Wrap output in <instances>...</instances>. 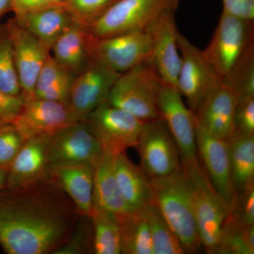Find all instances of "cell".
I'll return each instance as SVG.
<instances>
[{"instance_id":"44dd1931","label":"cell","mask_w":254,"mask_h":254,"mask_svg":"<svg viewBox=\"0 0 254 254\" xmlns=\"http://www.w3.org/2000/svg\"><path fill=\"white\" fill-rule=\"evenodd\" d=\"M14 19L50 50L57 39L73 22L63 3H55L43 9L25 13L16 16Z\"/></svg>"},{"instance_id":"7bdbcfd3","label":"cell","mask_w":254,"mask_h":254,"mask_svg":"<svg viewBox=\"0 0 254 254\" xmlns=\"http://www.w3.org/2000/svg\"><path fill=\"white\" fill-rule=\"evenodd\" d=\"M66 0H55L56 3H64Z\"/></svg>"},{"instance_id":"4dcf8cb0","label":"cell","mask_w":254,"mask_h":254,"mask_svg":"<svg viewBox=\"0 0 254 254\" xmlns=\"http://www.w3.org/2000/svg\"><path fill=\"white\" fill-rule=\"evenodd\" d=\"M118 1L119 0H66L63 4L69 11L73 22L87 28Z\"/></svg>"},{"instance_id":"7a4b0ae2","label":"cell","mask_w":254,"mask_h":254,"mask_svg":"<svg viewBox=\"0 0 254 254\" xmlns=\"http://www.w3.org/2000/svg\"><path fill=\"white\" fill-rule=\"evenodd\" d=\"M150 179L153 204L180 241L185 252L198 250L201 242L182 168L171 175Z\"/></svg>"},{"instance_id":"83f0119b","label":"cell","mask_w":254,"mask_h":254,"mask_svg":"<svg viewBox=\"0 0 254 254\" xmlns=\"http://www.w3.org/2000/svg\"><path fill=\"white\" fill-rule=\"evenodd\" d=\"M214 254H254V225H241L227 213Z\"/></svg>"},{"instance_id":"6da1fadb","label":"cell","mask_w":254,"mask_h":254,"mask_svg":"<svg viewBox=\"0 0 254 254\" xmlns=\"http://www.w3.org/2000/svg\"><path fill=\"white\" fill-rule=\"evenodd\" d=\"M51 180L0 190V246L8 254H53L67 240L78 213Z\"/></svg>"},{"instance_id":"d590c367","label":"cell","mask_w":254,"mask_h":254,"mask_svg":"<svg viewBox=\"0 0 254 254\" xmlns=\"http://www.w3.org/2000/svg\"><path fill=\"white\" fill-rule=\"evenodd\" d=\"M228 215L241 225H254V185L236 193Z\"/></svg>"},{"instance_id":"60d3db41","label":"cell","mask_w":254,"mask_h":254,"mask_svg":"<svg viewBox=\"0 0 254 254\" xmlns=\"http://www.w3.org/2000/svg\"><path fill=\"white\" fill-rule=\"evenodd\" d=\"M12 0H0V17L7 11L11 9Z\"/></svg>"},{"instance_id":"9a60e30c","label":"cell","mask_w":254,"mask_h":254,"mask_svg":"<svg viewBox=\"0 0 254 254\" xmlns=\"http://www.w3.org/2000/svg\"><path fill=\"white\" fill-rule=\"evenodd\" d=\"M78 122L68 105L50 100H25L12 125L24 141L34 137L50 136Z\"/></svg>"},{"instance_id":"e575fe53","label":"cell","mask_w":254,"mask_h":254,"mask_svg":"<svg viewBox=\"0 0 254 254\" xmlns=\"http://www.w3.org/2000/svg\"><path fill=\"white\" fill-rule=\"evenodd\" d=\"M24 142L12 124L0 125V167L9 168Z\"/></svg>"},{"instance_id":"5bb4252c","label":"cell","mask_w":254,"mask_h":254,"mask_svg":"<svg viewBox=\"0 0 254 254\" xmlns=\"http://www.w3.org/2000/svg\"><path fill=\"white\" fill-rule=\"evenodd\" d=\"M5 31L12 46L21 96L25 100L33 99L37 78L50 50L15 19L7 23Z\"/></svg>"},{"instance_id":"277c9868","label":"cell","mask_w":254,"mask_h":254,"mask_svg":"<svg viewBox=\"0 0 254 254\" xmlns=\"http://www.w3.org/2000/svg\"><path fill=\"white\" fill-rule=\"evenodd\" d=\"M162 85L150 60L121 73L114 83L107 102L143 123L158 120L161 118L158 100Z\"/></svg>"},{"instance_id":"2e32d148","label":"cell","mask_w":254,"mask_h":254,"mask_svg":"<svg viewBox=\"0 0 254 254\" xmlns=\"http://www.w3.org/2000/svg\"><path fill=\"white\" fill-rule=\"evenodd\" d=\"M48 136L25 141L8 168L6 188H27L50 181L52 165L48 151Z\"/></svg>"},{"instance_id":"8992f818","label":"cell","mask_w":254,"mask_h":254,"mask_svg":"<svg viewBox=\"0 0 254 254\" xmlns=\"http://www.w3.org/2000/svg\"><path fill=\"white\" fill-rule=\"evenodd\" d=\"M201 245L207 253H215L228 205L214 190L200 162L182 167Z\"/></svg>"},{"instance_id":"f546056e","label":"cell","mask_w":254,"mask_h":254,"mask_svg":"<svg viewBox=\"0 0 254 254\" xmlns=\"http://www.w3.org/2000/svg\"><path fill=\"white\" fill-rule=\"evenodd\" d=\"M0 89L7 94L21 95L12 46L6 31L0 33Z\"/></svg>"},{"instance_id":"ba28073f","label":"cell","mask_w":254,"mask_h":254,"mask_svg":"<svg viewBox=\"0 0 254 254\" xmlns=\"http://www.w3.org/2000/svg\"><path fill=\"white\" fill-rule=\"evenodd\" d=\"M52 167L88 164L97 167L104 155L101 141L86 121L71 124L48 136Z\"/></svg>"},{"instance_id":"7c38bea8","label":"cell","mask_w":254,"mask_h":254,"mask_svg":"<svg viewBox=\"0 0 254 254\" xmlns=\"http://www.w3.org/2000/svg\"><path fill=\"white\" fill-rule=\"evenodd\" d=\"M158 105L161 118L178 148L182 167L198 163L194 115L184 103L181 93L175 87L162 85Z\"/></svg>"},{"instance_id":"1f68e13d","label":"cell","mask_w":254,"mask_h":254,"mask_svg":"<svg viewBox=\"0 0 254 254\" xmlns=\"http://www.w3.org/2000/svg\"><path fill=\"white\" fill-rule=\"evenodd\" d=\"M67 240L53 254H82L93 252V225L90 216L81 215Z\"/></svg>"},{"instance_id":"f1b7e54d","label":"cell","mask_w":254,"mask_h":254,"mask_svg":"<svg viewBox=\"0 0 254 254\" xmlns=\"http://www.w3.org/2000/svg\"><path fill=\"white\" fill-rule=\"evenodd\" d=\"M149 225L153 254L187 253L181 242L153 203L145 208Z\"/></svg>"},{"instance_id":"74e56055","label":"cell","mask_w":254,"mask_h":254,"mask_svg":"<svg viewBox=\"0 0 254 254\" xmlns=\"http://www.w3.org/2000/svg\"><path fill=\"white\" fill-rule=\"evenodd\" d=\"M24 99L21 95L7 94L0 89V125L12 124L22 108Z\"/></svg>"},{"instance_id":"7402d4cb","label":"cell","mask_w":254,"mask_h":254,"mask_svg":"<svg viewBox=\"0 0 254 254\" xmlns=\"http://www.w3.org/2000/svg\"><path fill=\"white\" fill-rule=\"evenodd\" d=\"M114 169L119 190L132 210H143L153 203L150 177L141 167L132 163L126 152L115 156Z\"/></svg>"},{"instance_id":"52a82bcc","label":"cell","mask_w":254,"mask_h":254,"mask_svg":"<svg viewBox=\"0 0 254 254\" xmlns=\"http://www.w3.org/2000/svg\"><path fill=\"white\" fill-rule=\"evenodd\" d=\"M153 43L150 30L105 38H94L87 34L90 59L118 73L150 61Z\"/></svg>"},{"instance_id":"ffe728a7","label":"cell","mask_w":254,"mask_h":254,"mask_svg":"<svg viewBox=\"0 0 254 254\" xmlns=\"http://www.w3.org/2000/svg\"><path fill=\"white\" fill-rule=\"evenodd\" d=\"M96 167L88 164L52 167L50 180L67 195L81 215L90 216L93 205Z\"/></svg>"},{"instance_id":"9c48e42d","label":"cell","mask_w":254,"mask_h":254,"mask_svg":"<svg viewBox=\"0 0 254 254\" xmlns=\"http://www.w3.org/2000/svg\"><path fill=\"white\" fill-rule=\"evenodd\" d=\"M177 38L181 56L177 88L193 113L206 95L222 81L202 50L192 44L179 30Z\"/></svg>"},{"instance_id":"d6986e66","label":"cell","mask_w":254,"mask_h":254,"mask_svg":"<svg viewBox=\"0 0 254 254\" xmlns=\"http://www.w3.org/2000/svg\"><path fill=\"white\" fill-rule=\"evenodd\" d=\"M175 15H167L148 30L153 38L150 63L163 85L177 88L181 56L177 46L178 28Z\"/></svg>"},{"instance_id":"d4e9b609","label":"cell","mask_w":254,"mask_h":254,"mask_svg":"<svg viewBox=\"0 0 254 254\" xmlns=\"http://www.w3.org/2000/svg\"><path fill=\"white\" fill-rule=\"evenodd\" d=\"M230 170L235 193L254 185V134L232 133L227 139Z\"/></svg>"},{"instance_id":"e0dca14e","label":"cell","mask_w":254,"mask_h":254,"mask_svg":"<svg viewBox=\"0 0 254 254\" xmlns=\"http://www.w3.org/2000/svg\"><path fill=\"white\" fill-rule=\"evenodd\" d=\"M198 160L214 190L230 208L236 193L232 183L227 140L195 128Z\"/></svg>"},{"instance_id":"4316f807","label":"cell","mask_w":254,"mask_h":254,"mask_svg":"<svg viewBox=\"0 0 254 254\" xmlns=\"http://www.w3.org/2000/svg\"><path fill=\"white\" fill-rule=\"evenodd\" d=\"M118 219L121 228V254H153L145 208L133 210Z\"/></svg>"},{"instance_id":"8fae6325","label":"cell","mask_w":254,"mask_h":254,"mask_svg":"<svg viewBox=\"0 0 254 254\" xmlns=\"http://www.w3.org/2000/svg\"><path fill=\"white\" fill-rule=\"evenodd\" d=\"M104 148L105 153L117 155L136 147L143 122L125 110L105 102L84 120Z\"/></svg>"},{"instance_id":"3957f363","label":"cell","mask_w":254,"mask_h":254,"mask_svg":"<svg viewBox=\"0 0 254 254\" xmlns=\"http://www.w3.org/2000/svg\"><path fill=\"white\" fill-rule=\"evenodd\" d=\"M202 51L222 83L228 84L237 68L254 53V23L222 11L211 39Z\"/></svg>"},{"instance_id":"b9f144b4","label":"cell","mask_w":254,"mask_h":254,"mask_svg":"<svg viewBox=\"0 0 254 254\" xmlns=\"http://www.w3.org/2000/svg\"><path fill=\"white\" fill-rule=\"evenodd\" d=\"M8 169L0 167V190L6 188Z\"/></svg>"},{"instance_id":"603a6c76","label":"cell","mask_w":254,"mask_h":254,"mask_svg":"<svg viewBox=\"0 0 254 254\" xmlns=\"http://www.w3.org/2000/svg\"><path fill=\"white\" fill-rule=\"evenodd\" d=\"M115 156L105 152L95 168L93 205L111 212L120 218L133 210L127 204L119 190L114 169Z\"/></svg>"},{"instance_id":"30bf717a","label":"cell","mask_w":254,"mask_h":254,"mask_svg":"<svg viewBox=\"0 0 254 254\" xmlns=\"http://www.w3.org/2000/svg\"><path fill=\"white\" fill-rule=\"evenodd\" d=\"M136 148L150 178L167 176L182 168L178 148L162 118L143 124Z\"/></svg>"},{"instance_id":"5b68a950","label":"cell","mask_w":254,"mask_h":254,"mask_svg":"<svg viewBox=\"0 0 254 254\" xmlns=\"http://www.w3.org/2000/svg\"><path fill=\"white\" fill-rule=\"evenodd\" d=\"M180 0H119L86 28L94 38L148 31L160 20L175 14Z\"/></svg>"},{"instance_id":"ab89813d","label":"cell","mask_w":254,"mask_h":254,"mask_svg":"<svg viewBox=\"0 0 254 254\" xmlns=\"http://www.w3.org/2000/svg\"><path fill=\"white\" fill-rule=\"evenodd\" d=\"M55 3V0H12L11 9L16 16L43 9Z\"/></svg>"},{"instance_id":"4fadbf2b","label":"cell","mask_w":254,"mask_h":254,"mask_svg":"<svg viewBox=\"0 0 254 254\" xmlns=\"http://www.w3.org/2000/svg\"><path fill=\"white\" fill-rule=\"evenodd\" d=\"M120 74L91 60L86 67L75 76L68 106L77 121H84L95 108L107 102Z\"/></svg>"},{"instance_id":"836d02e7","label":"cell","mask_w":254,"mask_h":254,"mask_svg":"<svg viewBox=\"0 0 254 254\" xmlns=\"http://www.w3.org/2000/svg\"><path fill=\"white\" fill-rule=\"evenodd\" d=\"M228 85L235 91L237 100L254 97V53L237 68Z\"/></svg>"},{"instance_id":"484cf974","label":"cell","mask_w":254,"mask_h":254,"mask_svg":"<svg viewBox=\"0 0 254 254\" xmlns=\"http://www.w3.org/2000/svg\"><path fill=\"white\" fill-rule=\"evenodd\" d=\"M93 225V252L96 254H120L121 228L115 214L93 205L90 214Z\"/></svg>"},{"instance_id":"d6a6232c","label":"cell","mask_w":254,"mask_h":254,"mask_svg":"<svg viewBox=\"0 0 254 254\" xmlns=\"http://www.w3.org/2000/svg\"><path fill=\"white\" fill-rule=\"evenodd\" d=\"M75 76L76 75L64 68L50 55L37 78L34 98H39L53 86Z\"/></svg>"},{"instance_id":"ac0fdd59","label":"cell","mask_w":254,"mask_h":254,"mask_svg":"<svg viewBox=\"0 0 254 254\" xmlns=\"http://www.w3.org/2000/svg\"><path fill=\"white\" fill-rule=\"evenodd\" d=\"M237 98L230 85L222 83L202 100L193 112L195 128L227 140L234 132Z\"/></svg>"},{"instance_id":"8d00e7d4","label":"cell","mask_w":254,"mask_h":254,"mask_svg":"<svg viewBox=\"0 0 254 254\" xmlns=\"http://www.w3.org/2000/svg\"><path fill=\"white\" fill-rule=\"evenodd\" d=\"M234 132L243 135L254 134V97L237 100Z\"/></svg>"},{"instance_id":"cb8c5ba5","label":"cell","mask_w":254,"mask_h":254,"mask_svg":"<svg viewBox=\"0 0 254 254\" xmlns=\"http://www.w3.org/2000/svg\"><path fill=\"white\" fill-rule=\"evenodd\" d=\"M87 30L76 22L57 39L50 51L60 65L74 75L81 72L91 62L87 47Z\"/></svg>"},{"instance_id":"f35d334b","label":"cell","mask_w":254,"mask_h":254,"mask_svg":"<svg viewBox=\"0 0 254 254\" xmlns=\"http://www.w3.org/2000/svg\"><path fill=\"white\" fill-rule=\"evenodd\" d=\"M223 12L245 21H254V0H222Z\"/></svg>"}]
</instances>
